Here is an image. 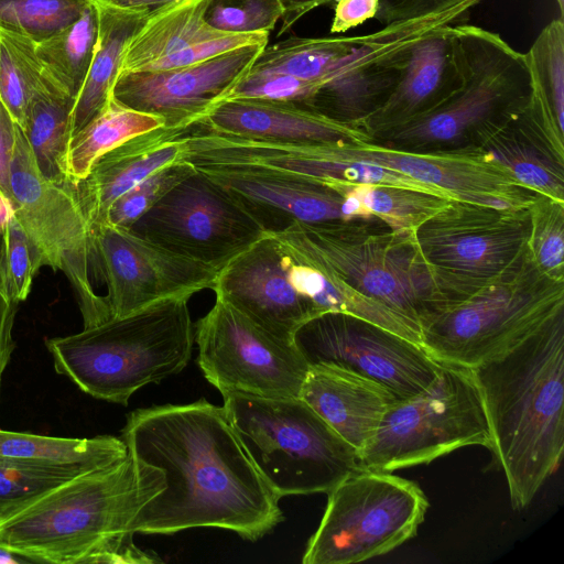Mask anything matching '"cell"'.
Instances as JSON below:
<instances>
[{
    "mask_svg": "<svg viewBox=\"0 0 564 564\" xmlns=\"http://www.w3.org/2000/svg\"><path fill=\"white\" fill-rule=\"evenodd\" d=\"M471 445L490 446L478 386L470 369L441 364L424 390L388 409L359 462L362 468L392 473Z\"/></svg>",
    "mask_w": 564,
    "mask_h": 564,
    "instance_id": "9",
    "label": "cell"
},
{
    "mask_svg": "<svg viewBox=\"0 0 564 564\" xmlns=\"http://www.w3.org/2000/svg\"><path fill=\"white\" fill-rule=\"evenodd\" d=\"M0 98L22 127L31 94L44 75L35 43L0 30Z\"/></svg>",
    "mask_w": 564,
    "mask_h": 564,
    "instance_id": "37",
    "label": "cell"
},
{
    "mask_svg": "<svg viewBox=\"0 0 564 564\" xmlns=\"http://www.w3.org/2000/svg\"><path fill=\"white\" fill-rule=\"evenodd\" d=\"M98 17L91 2L72 24L35 44L44 70L67 95L76 99L93 59Z\"/></svg>",
    "mask_w": 564,
    "mask_h": 564,
    "instance_id": "34",
    "label": "cell"
},
{
    "mask_svg": "<svg viewBox=\"0 0 564 564\" xmlns=\"http://www.w3.org/2000/svg\"><path fill=\"white\" fill-rule=\"evenodd\" d=\"M0 234L3 279L9 295L20 303L26 300L42 263L31 239L10 209L3 216Z\"/></svg>",
    "mask_w": 564,
    "mask_h": 564,
    "instance_id": "41",
    "label": "cell"
},
{
    "mask_svg": "<svg viewBox=\"0 0 564 564\" xmlns=\"http://www.w3.org/2000/svg\"><path fill=\"white\" fill-rule=\"evenodd\" d=\"M318 85L288 74L249 70L226 98L284 101L305 108Z\"/></svg>",
    "mask_w": 564,
    "mask_h": 564,
    "instance_id": "44",
    "label": "cell"
},
{
    "mask_svg": "<svg viewBox=\"0 0 564 564\" xmlns=\"http://www.w3.org/2000/svg\"><path fill=\"white\" fill-rule=\"evenodd\" d=\"M188 300L169 297L79 333L47 338L55 371L95 399L127 405L139 389L187 366L195 343Z\"/></svg>",
    "mask_w": 564,
    "mask_h": 564,
    "instance_id": "4",
    "label": "cell"
},
{
    "mask_svg": "<svg viewBox=\"0 0 564 564\" xmlns=\"http://www.w3.org/2000/svg\"><path fill=\"white\" fill-rule=\"evenodd\" d=\"M300 397L358 453L399 400L381 383L333 366H310Z\"/></svg>",
    "mask_w": 564,
    "mask_h": 564,
    "instance_id": "25",
    "label": "cell"
},
{
    "mask_svg": "<svg viewBox=\"0 0 564 564\" xmlns=\"http://www.w3.org/2000/svg\"><path fill=\"white\" fill-rule=\"evenodd\" d=\"M83 473L86 471L21 464L0 456V520Z\"/></svg>",
    "mask_w": 564,
    "mask_h": 564,
    "instance_id": "40",
    "label": "cell"
},
{
    "mask_svg": "<svg viewBox=\"0 0 564 564\" xmlns=\"http://www.w3.org/2000/svg\"><path fill=\"white\" fill-rule=\"evenodd\" d=\"M468 147L523 187L564 200V159L554 151L544 113L533 97L524 109L481 129Z\"/></svg>",
    "mask_w": 564,
    "mask_h": 564,
    "instance_id": "22",
    "label": "cell"
},
{
    "mask_svg": "<svg viewBox=\"0 0 564 564\" xmlns=\"http://www.w3.org/2000/svg\"><path fill=\"white\" fill-rule=\"evenodd\" d=\"M75 99L46 74L33 89L21 127L40 173L50 182L75 187L67 169L69 119Z\"/></svg>",
    "mask_w": 564,
    "mask_h": 564,
    "instance_id": "30",
    "label": "cell"
},
{
    "mask_svg": "<svg viewBox=\"0 0 564 564\" xmlns=\"http://www.w3.org/2000/svg\"><path fill=\"white\" fill-rule=\"evenodd\" d=\"M270 235L292 258L340 279L419 324L442 297L414 236L398 235L362 219L294 221Z\"/></svg>",
    "mask_w": 564,
    "mask_h": 564,
    "instance_id": "6",
    "label": "cell"
},
{
    "mask_svg": "<svg viewBox=\"0 0 564 564\" xmlns=\"http://www.w3.org/2000/svg\"><path fill=\"white\" fill-rule=\"evenodd\" d=\"M463 83L464 59L455 25L437 26L410 45L400 80L361 130L371 140L404 124L438 106Z\"/></svg>",
    "mask_w": 564,
    "mask_h": 564,
    "instance_id": "21",
    "label": "cell"
},
{
    "mask_svg": "<svg viewBox=\"0 0 564 564\" xmlns=\"http://www.w3.org/2000/svg\"><path fill=\"white\" fill-rule=\"evenodd\" d=\"M11 207L43 265L64 273L72 285L84 327L110 319L106 296L93 285V235L75 187L47 181L39 171L18 124L11 161Z\"/></svg>",
    "mask_w": 564,
    "mask_h": 564,
    "instance_id": "11",
    "label": "cell"
},
{
    "mask_svg": "<svg viewBox=\"0 0 564 564\" xmlns=\"http://www.w3.org/2000/svg\"><path fill=\"white\" fill-rule=\"evenodd\" d=\"M156 116L128 108L112 97L69 141L67 169L74 186L85 178L102 154L127 140L163 127Z\"/></svg>",
    "mask_w": 564,
    "mask_h": 564,
    "instance_id": "32",
    "label": "cell"
},
{
    "mask_svg": "<svg viewBox=\"0 0 564 564\" xmlns=\"http://www.w3.org/2000/svg\"><path fill=\"white\" fill-rule=\"evenodd\" d=\"M332 33H344L377 15L379 0H336Z\"/></svg>",
    "mask_w": 564,
    "mask_h": 564,
    "instance_id": "49",
    "label": "cell"
},
{
    "mask_svg": "<svg viewBox=\"0 0 564 564\" xmlns=\"http://www.w3.org/2000/svg\"><path fill=\"white\" fill-rule=\"evenodd\" d=\"M98 17L97 41L85 83L69 119V141L111 98L126 51L149 10L122 8L110 0H93Z\"/></svg>",
    "mask_w": 564,
    "mask_h": 564,
    "instance_id": "27",
    "label": "cell"
},
{
    "mask_svg": "<svg viewBox=\"0 0 564 564\" xmlns=\"http://www.w3.org/2000/svg\"><path fill=\"white\" fill-rule=\"evenodd\" d=\"M528 207L495 208L451 199L414 232L442 295L468 292L529 256Z\"/></svg>",
    "mask_w": 564,
    "mask_h": 564,
    "instance_id": "12",
    "label": "cell"
},
{
    "mask_svg": "<svg viewBox=\"0 0 564 564\" xmlns=\"http://www.w3.org/2000/svg\"><path fill=\"white\" fill-rule=\"evenodd\" d=\"M196 170L234 197L268 234L281 231L294 221H346L344 196L323 182L250 169Z\"/></svg>",
    "mask_w": 564,
    "mask_h": 564,
    "instance_id": "20",
    "label": "cell"
},
{
    "mask_svg": "<svg viewBox=\"0 0 564 564\" xmlns=\"http://www.w3.org/2000/svg\"><path fill=\"white\" fill-rule=\"evenodd\" d=\"M269 33L226 34L194 43L172 55L150 63L142 70L188 66L210 59L223 53L251 44H268Z\"/></svg>",
    "mask_w": 564,
    "mask_h": 564,
    "instance_id": "45",
    "label": "cell"
},
{
    "mask_svg": "<svg viewBox=\"0 0 564 564\" xmlns=\"http://www.w3.org/2000/svg\"><path fill=\"white\" fill-rule=\"evenodd\" d=\"M221 395L248 455L280 498L327 494L362 468L357 451L301 397Z\"/></svg>",
    "mask_w": 564,
    "mask_h": 564,
    "instance_id": "7",
    "label": "cell"
},
{
    "mask_svg": "<svg viewBox=\"0 0 564 564\" xmlns=\"http://www.w3.org/2000/svg\"><path fill=\"white\" fill-rule=\"evenodd\" d=\"M555 2L560 11V17L564 19V0H555Z\"/></svg>",
    "mask_w": 564,
    "mask_h": 564,
    "instance_id": "53",
    "label": "cell"
},
{
    "mask_svg": "<svg viewBox=\"0 0 564 564\" xmlns=\"http://www.w3.org/2000/svg\"><path fill=\"white\" fill-rule=\"evenodd\" d=\"M185 128H156L127 140L96 160L87 176L75 185L91 232L107 221L110 206L122 194L156 170L180 161L181 134Z\"/></svg>",
    "mask_w": 564,
    "mask_h": 564,
    "instance_id": "23",
    "label": "cell"
},
{
    "mask_svg": "<svg viewBox=\"0 0 564 564\" xmlns=\"http://www.w3.org/2000/svg\"><path fill=\"white\" fill-rule=\"evenodd\" d=\"M265 45H246L188 66L120 72L111 97L161 118L165 128L187 127L229 96Z\"/></svg>",
    "mask_w": 564,
    "mask_h": 564,
    "instance_id": "17",
    "label": "cell"
},
{
    "mask_svg": "<svg viewBox=\"0 0 564 564\" xmlns=\"http://www.w3.org/2000/svg\"><path fill=\"white\" fill-rule=\"evenodd\" d=\"M209 1L174 0L150 10L128 45L121 72L142 70L194 43L226 35L205 22Z\"/></svg>",
    "mask_w": 564,
    "mask_h": 564,
    "instance_id": "29",
    "label": "cell"
},
{
    "mask_svg": "<svg viewBox=\"0 0 564 564\" xmlns=\"http://www.w3.org/2000/svg\"><path fill=\"white\" fill-rule=\"evenodd\" d=\"M564 312V281L529 256L468 292L434 302L420 319L421 345L437 362L473 369L499 357Z\"/></svg>",
    "mask_w": 564,
    "mask_h": 564,
    "instance_id": "5",
    "label": "cell"
},
{
    "mask_svg": "<svg viewBox=\"0 0 564 564\" xmlns=\"http://www.w3.org/2000/svg\"><path fill=\"white\" fill-rule=\"evenodd\" d=\"M327 143H288L245 139L238 150L242 167L286 174L323 183L392 185L421 189L452 198L399 172L361 161L334 158Z\"/></svg>",
    "mask_w": 564,
    "mask_h": 564,
    "instance_id": "26",
    "label": "cell"
},
{
    "mask_svg": "<svg viewBox=\"0 0 564 564\" xmlns=\"http://www.w3.org/2000/svg\"><path fill=\"white\" fill-rule=\"evenodd\" d=\"M533 97L552 129L564 138V19L547 23L524 54Z\"/></svg>",
    "mask_w": 564,
    "mask_h": 564,
    "instance_id": "36",
    "label": "cell"
},
{
    "mask_svg": "<svg viewBox=\"0 0 564 564\" xmlns=\"http://www.w3.org/2000/svg\"><path fill=\"white\" fill-rule=\"evenodd\" d=\"M195 171L193 165L184 161L156 170L112 203L106 223L130 228L177 183Z\"/></svg>",
    "mask_w": 564,
    "mask_h": 564,
    "instance_id": "42",
    "label": "cell"
},
{
    "mask_svg": "<svg viewBox=\"0 0 564 564\" xmlns=\"http://www.w3.org/2000/svg\"><path fill=\"white\" fill-rule=\"evenodd\" d=\"M0 55H1V45H0Z\"/></svg>",
    "mask_w": 564,
    "mask_h": 564,
    "instance_id": "55",
    "label": "cell"
},
{
    "mask_svg": "<svg viewBox=\"0 0 564 564\" xmlns=\"http://www.w3.org/2000/svg\"><path fill=\"white\" fill-rule=\"evenodd\" d=\"M259 328L293 343L294 333L315 307L292 285L275 239L267 234L217 274L213 290Z\"/></svg>",
    "mask_w": 564,
    "mask_h": 564,
    "instance_id": "19",
    "label": "cell"
},
{
    "mask_svg": "<svg viewBox=\"0 0 564 564\" xmlns=\"http://www.w3.org/2000/svg\"><path fill=\"white\" fill-rule=\"evenodd\" d=\"M484 0H379L376 19L383 25L440 14L449 9Z\"/></svg>",
    "mask_w": 564,
    "mask_h": 564,
    "instance_id": "46",
    "label": "cell"
},
{
    "mask_svg": "<svg viewBox=\"0 0 564 564\" xmlns=\"http://www.w3.org/2000/svg\"><path fill=\"white\" fill-rule=\"evenodd\" d=\"M91 0H0V30L40 43L75 22Z\"/></svg>",
    "mask_w": 564,
    "mask_h": 564,
    "instance_id": "38",
    "label": "cell"
},
{
    "mask_svg": "<svg viewBox=\"0 0 564 564\" xmlns=\"http://www.w3.org/2000/svg\"><path fill=\"white\" fill-rule=\"evenodd\" d=\"M122 8L153 10L174 0H110Z\"/></svg>",
    "mask_w": 564,
    "mask_h": 564,
    "instance_id": "52",
    "label": "cell"
},
{
    "mask_svg": "<svg viewBox=\"0 0 564 564\" xmlns=\"http://www.w3.org/2000/svg\"><path fill=\"white\" fill-rule=\"evenodd\" d=\"M359 37H290L267 44L249 70L288 74L319 86L350 54Z\"/></svg>",
    "mask_w": 564,
    "mask_h": 564,
    "instance_id": "33",
    "label": "cell"
},
{
    "mask_svg": "<svg viewBox=\"0 0 564 564\" xmlns=\"http://www.w3.org/2000/svg\"><path fill=\"white\" fill-rule=\"evenodd\" d=\"M165 487L162 471L131 454L79 474L0 520V544L39 563L152 564L162 558L133 542L130 524Z\"/></svg>",
    "mask_w": 564,
    "mask_h": 564,
    "instance_id": "2",
    "label": "cell"
},
{
    "mask_svg": "<svg viewBox=\"0 0 564 564\" xmlns=\"http://www.w3.org/2000/svg\"><path fill=\"white\" fill-rule=\"evenodd\" d=\"M429 500L412 480L361 468L327 492L303 564H350L383 555L416 535Z\"/></svg>",
    "mask_w": 564,
    "mask_h": 564,
    "instance_id": "10",
    "label": "cell"
},
{
    "mask_svg": "<svg viewBox=\"0 0 564 564\" xmlns=\"http://www.w3.org/2000/svg\"><path fill=\"white\" fill-rule=\"evenodd\" d=\"M129 229L218 272L268 234L234 197L197 170Z\"/></svg>",
    "mask_w": 564,
    "mask_h": 564,
    "instance_id": "13",
    "label": "cell"
},
{
    "mask_svg": "<svg viewBox=\"0 0 564 564\" xmlns=\"http://www.w3.org/2000/svg\"><path fill=\"white\" fill-rule=\"evenodd\" d=\"M490 446L513 509L528 507L564 451V312L522 343L473 369Z\"/></svg>",
    "mask_w": 564,
    "mask_h": 564,
    "instance_id": "3",
    "label": "cell"
},
{
    "mask_svg": "<svg viewBox=\"0 0 564 564\" xmlns=\"http://www.w3.org/2000/svg\"><path fill=\"white\" fill-rule=\"evenodd\" d=\"M197 364L220 393L300 397L310 366L294 343L259 328L225 301L194 324Z\"/></svg>",
    "mask_w": 564,
    "mask_h": 564,
    "instance_id": "14",
    "label": "cell"
},
{
    "mask_svg": "<svg viewBox=\"0 0 564 564\" xmlns=\"http://www.w3.org/2000/svg\"><path fill=\"white\" fill-rule=\"evenodd\" d=\"M293 343L308 366L333 365L372 379L399 400L424 390L441 364L424 348L359 317L321 313L294 333Z\"/></svg>",
    "mask_w": 564,
    "mask_h": 564,
    "instance_id": "15",
    "label": "cell"
},
{
    "mask_svg": "<svg viewBox=\"0 0 564 564\" xmlns=\"http://www.w3.org/2000/svg\"><path fill=\"white\" fill-rule=\"evenodd\" d=\"M212 130L250 139L288 143H341L370 140L358 128L339 123L284 101L228 98L202 119Z\"/></svg>",
    "mask_w": 564,
    "mask_h": 564,
    "instance_id": "24",
    "label": "cell"
},
{
    "mask_svg": "<svg viewBox=\"0 0 564 564\" xmlns=\"http://www.w3.org/2000/svg\"><path fill=\"white\" fill-rule=\"evenodd\" d=\"M528 213L531 259L545 274L564 281V200L535 193Z\"/></svg>",
    "mask_w": 564,
    "mask_h": 564,
    "instance_id": "39",
    "label": "cell"
},
{
    "mask_svg": "<svg viewBox=\"0 0 564 564\" xmlns=\"http://www.w3.org/2000/svg\"><path fill=\"white\" fill-rule=\"evenodd\" d=\"M330 155L399 172L453 199L495 208H524L534 192L523 187L471 147L410 151L371 140L327 143Z\"/></svg>",
    "mask_w": 564,
    "mask_h": 564,
    "instance_id": "18",
    "label": "cell"
},
{
    "mask_svg": "<svg viewBox=\"0 0 564 564\" xmlns=\"http://www.w3.org/2000/svg\"><path fill=\"white\" fill-rule=\"evenodd\" d=\"M120 437L129 454L160 469L165 481L132 520L133 534L218 528L258 541L283 521L281 498L223 406L199 399L137 409L127 415Z\"/></svg>",
    "mask_w": 564,
    "mask_h": 564,
    "instance_id": "1",
    "label": "cell"
},
{
    "mask_svg": "<svg viewBox=\"0 0 564 564\" xmlns=\"http://www.w3.org/2000/svg\"><path fill=\"white\" fill-rule=\"evenodd\" d=\"M336 0H280L283 7L282 25L279 34L288 31L297 20L317 7L334 3Z\"/></svg>",
    "mask_w": 564,
    "mask_h": 564,
    "instance_id": "50",
    "label": "cell"
},
{
    "mask_svg": "<svg viewBox=\"0 0 564 564\" xmlns=\"http://www.w3.org/2000/svg\"><path fill=\"white\" fill-rule=\"evenodd\" d=\"M19 302L14 301L8 292L1 269V234H0V393L3 373L10 362L15 348L12 337Z\"/></svg>",
    "mask_w": 564,
    "mask_h": 564,
    "instance_id": "48",
    "label": "cell"
},
{
    "mask_svg": "<svg viewBox=\"0 0 564 564\" xmlns=\"http://www.w3.org/2000/svg\"><path fill=\"white\" fill-rule=\"evenodd\" d=\"M464 59V83L429 112L371 141L410 151L465 148L490 123L524 109L533 82L523 53L499 34L479 26L455 25Z\"/></svg>",
    "mask_w": 564,
    "mask_h": 564,
    "instance_id": "8",
    "label": "cell"
},
{
    "mask_svg": "<svg viewBox=\"0 0 564 564\" xmlns=\"http://www.w3.org/2000/svg\"><path fill=\"white\" fill-rule=\"evenodd\" d=\"M283 11L280 0H210L204 19L227 34L269 33Z\"/></svg>",
    "mask_w": 564,
    "mask_h": 564,
    "instance_id": "43",
    "label": "cell"
},
{
    "mask_svg": "<svg viewBox=\"0 0 564 564\" xmlns=\"http://www.w3.org/2000/svg\"><path fill=\"white\" fill-rule=\"evenodd\" d=\"M7 210H9V209H7V208L4 207V205H3L2 200L0 199V225H1V221H2L3 216H4V214H6V212H7Z\"/></svg>",
    "mask_w": 564,
    "mask_h": 564,
    "instance_id": "54",
    "label": "cell"
},
{
    "mask_svg": "<svg viewBox=\"0 0 564 564\" xmlns=\"http://www.w3.org/2000/svg\"><path fill=\"white\" fill-rule=\"evenodd\" d=\"M18 123L0 98V199L4 207H11V161L17 139Z\"/></svg>",
    "mask_w": 564,
    "mask_h": 564,
    "instance_id": "47",
    "label": "cell"
},
{
    "mask_svg": "<svg viewBox=\"0 0 564 564\" xmlns=\"http://www.w3.org/2000/svg\"><path fill=\"white\" fill-rule=\"evenodd\" d=\"M337 183L355 194L372 218L402 236H414L453 199L404 186Z\"/></svg>",
    "mask_w": 564,
    "mask_h": 564,
    "instance_id": "35",
    "label": "cell"
},
{
    "mask_svg": "<svg viewBox=\"0 0 564 564\" xmlns=\"http://www.w3.org/2000/svg\"><path fill=\"white\" fill-rule=\"evenodd\" d=\"M127 455L124 442L112 435L70 438L0 430V456L21 464L89 471Z\"/></svg>",
    "mask_w": 564,
    "mask_h": 564,
    "instance_id": "31",
    "label": "cell"
},
{
    "mask_svg": "<svg viewBox=\"0 0 564 564\" xmlns=\"http://www.w3.org/2000/svg\"><path fill=\"white\" fill-rule=\"evenodd\" d=\"M95 270L106 282L110 318L155 302L213 290L218 271L105 223L91 232Z\"/></svg>",
    "mask_w": 564,
    "mask_h": 564,
    "instance_id": "16",
    "label": "cell"
},
{
    "mask_svg": "<svg viewBox=\"0 0 564 564\" xmlns=\"http://www.w3.org/2000/svg\"><path fill=\"white\" fill-rule=\"evenodd\" d=\"M282 253L292 285L318 314H349L421 345V327L416 321L362 294L340 279L292 258L283 250Z\"/></svg>",
    "mask_w": 564,
    "mask_h": 564,
    "instance_id": "28",
    "label": "cell"
},
{
    "mask_svg": "<svg viewBox=\"0 0 564 564\" xmlns=\"http://www.w3.org/2000/svg\"><path fill=\"white\" fill-rule=\"evenodd\" d=\"M35 564L34 557L20 551L0 544V564Z\"/></svg>",
    "mask_w": 564,
    "mask_h": 564,
    "instance_id": "51",
    "label": "cell"
}]
</instances>
